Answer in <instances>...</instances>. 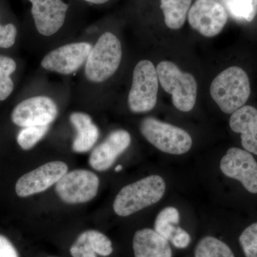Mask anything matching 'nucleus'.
<instances>
[{
    "label": "nucleus",
    "instance_id": "c85d7f7f",
    "mask_svg": "<svg viewBox=\"0 0 257 257\" xmlns=\"http://www.w3.org/2000/svg\"><path fill=\"white\" fill-rule=\"evenodd\" d=\"M84 1L87 2V3H92V4L101 5L107 3L109 0H84Z\"/></svg>",
    "mask_w": 257,
    "mask_h": 257
},
{
    "label": "nucleus",
    "instance_id": "9b49d317",
    "mask_svg": "<svg viewBox=\"0 0 257 257\" xmlns=\"http://www.w3.org/2000/svg\"><path fill=\"white\" fill-rule=\"evenodd\" d=\"M220 169L229 178L239 181L251 194H257V162L250 152L232 147L221 159Z\"/></svg>",
    "mask_w": 257,
    "mask_h": 257
},
{
    "label": "nucleus",
    "instance_id": "412c9836",
    "mask_svg": "<svg viewBox=\"0 0 257 257\" xmlns=\"http://www.w3.org/2000/svg\"><path fill=\"white\" fill-rule=\"evenodd\" d=\"M195 257H235L226 243L213 236H205L195 248Z\"/></svg>",
    "mask_w": 257,
    "mask_h": 257
},
{
    "label": "nucleus",
    "instance_id": "bb28decb",
    "mask_svg": "<svg viewBox=\"0 0 257 257\" xmlns=\"http://www.w3.org/2000/svg\"><path fill=\"white\" fill-rule=\"evenodd\" d=\"M0 257H19L16 248L9 239L0 234Z\"/></svg>",
    "mask_w": 257,
    "mask_h": 257
},
{
    "label": "nucleus",
    "instance_id": "5701e85b",
    "mask_svg": "<svg viewBox=\"0 0 257 257\" xmlns=\"http://www.w3.org/2000/svg\"><path fill=\"white\" fill-rule=\"evenodd\" d=\"M50 125L43 126H30L24 127L19 133L17 141L23 150H31L47 133H48Z\"/></svg>",
    "mask_w": 257,
    "mask_h": 257
},
{
    "label": "nucleus",
    "instance_id": "f8f14e48",
    "mask_svg": "<svg viewBox=\"0 0 257 257\" xmlns=\"http://www.w3.org/2000/svg\"><path fill=\"white\" fill-rule=\"evenodd\" d=\"M67 172L68 167L64 162H48L20 177L15 191L20 197H28L44 192L57 184Z\"/></svg>",
    "mask_w": 257,
    "mask_h": 257
},
{
    "label": "nucleus",
    "instance_id": "9d476101",
    "mask_svg": "<svg viewBox=\"0 0 257 257\" xmlns=\"http://www.w3.org/2000/svg\"><path fill=\"white\" fill-rule=\"evenodd\" d=\"M58 114L55 101L45 96H33L21 101L12 113V121L17 126L50 125Z\"/></svg>",
    "mask_w": 257,
    "mask_h": 257
},
{
    "label": "nucleus",
    "instance_id": "aec40b11",
    "mask_svg": "<svg viewBox=\"0 0 257 257\" xmlns=\"http://www.w3.org/2000/svg\"><path fill=\"white\" fill-rule=\"evenodd\" d=\"M179 221V213L175 207H168L162 209L155 221V231L171 241L181 227L177 226Z\"/></svg>",
    "mask_w": 257,
    "mask_h": 257
},
{
    "label": "nucleus",
    "instance_id": "6e6552de",
    "mask_svg": "<svg viewBox=\"0 0 257 257\" xmlns=\"http://www.w3.org/2000/svg\"><path fill=\"white\" fill-rule=\"evenodd\" d=\"M189 25L203 36L215 37L227 23L228 14L215 0H197L189 9Z\"/></svg>",
    "mask_w": 257,
    "mask_h": 257
},
{
    "label": "nucleus",
    "instance_id": "7ed1b4c3",
    "mask_svg": "<svg viewBox=\"0 0 257 257\" xmlns=\"http://www.w3.org/2000/svg\"><path fill=\"white\" fill-rule=\"evenodd\" d=\"M121 57L122 49L117 37L109 32L102 34L86 62V77L92 83L105 82L117 71Z\"/></svg>",
    "mask_w": 257,
    "mask_h": 257
},
{
    "label": "nucleus",
    "instance_id": "f03ea898",
    "mask_svg": "<svg viewBox=\"0 0 257 257\" xmlns=\"http://www.w3.org/2000/svg\"><path fill=\"white\" fill-rule=\"evenodd\" d=\"M165 191V182L162 177L149 176L123 187L115 198L113 209L118 216L132 215L156 204Z\"/></svg>",
    "mask_w": 257,
    "mask_h": 257
},
{
    "label": "nucleus",
    "instance_id": "cd10ccee",
    "mask_svg": "<svg viewBox=\"0 0 257 257\" xmlns=\"http://www.w3.org/2000/svg\"><path fill=\"white\" fill-rule=\"evenodd\" d=\"M170 241L175 247L179 248H187L191 242L190 235L185 230L180 228L178 232L175 234V236L172 238Z\"/></svg>",
    "mask_w": 257,
    "mask_h": 257
},
{
    "label": "nucleus",
    "instance_id": "6ab92c4d",
    "mask_svg": "<svg viewBox=\"0 0 257 257\" xmlns=\"http://www.w3.org/2000/svg\"><path fill=\"white\" fill-rule=\"evenodd\" d=\"M192 0H161L166 25L172 30H179L185 23Z\"/></svg>",
    "mask_w": 257,
    "mask_h": 257
},
{
    "label": "nucleus",
    "instance_id": "b1692460",
    "mask_svg": "<svg viewBox=\"0 0 257 257\" xmlns=\"http://www.w3.org/2000/svg\"><path fill=\"white\" fill-rule=\"evenodd\" d=\"M229 9L235 18L250 23L257 15V0H231Z\"/></svg>",
    "mask_w": 257,
    "mask_h": 257
},
{
    "label": "nucleus",
    "instance_id": "a211bd4d",
    "mask_svg": "<svg viewBox=\"0 0 257 257\" xmlns=\"http://www.w3.org/2000/svg\"><path fill=\"white\" fill-rule=\"evenodd\" d=\"M71 123L77 131L72 150L77 153L89 151L99 138V132L92 117L87 113L74 112L70 115Z\"/></svg>",
    "mask_w": 257,
    "mask_h": 257
},
{
    "label": "nucleus",
    "instance_id": "39448f33",
    "mask_svg": "<svg viewBox=\"0 0 257 257\" xmlns=\"http://www.w3.org/2000/svg\"><path fill=\"white\" fill-rule=\"evenodd\" d=\"M140 131L149 143L165 153L183 155L192 146V139L185 130L154 117L144 119Z\"/></svg>",
    "mask_w": 257,
    "mask_h": 257
},
{
    "label": "nucleus",
    "instance_id": "423d86ee",
    "mask_svg": "<svg viewBox=\"0 0 257 257\" xmlns=\"http://www.w3.org/2000/svg\"><path fill=\"white\" fill-rule=\"evenodd\" d=\"M157 69L150 60L139 62L134 69L133 84L128 96V105L134 113H145L155 107L158 94Z\"/></svg>",
    "mask_w": 257,
    "mask_h": 257
},
{
    "label": "nucleus",
    "instance_id": "f3484780",
    "mask_svg": "<svg viewBox=\"0 0 257 257\" xmlns=\"http://www.w3.org/2000/svg\"><path fill=\"white\" fill-rule=\"evenodd\" d=\"M113 251L111 240L96 230H88L82 233L70 248L72 257H96L109 256Z\"/></svg>",
    "mask_w": 257,
    "mask_h": 257
},
{
    "label": "nucleus",
    "instance_id": "0eeeda50",
    "mask_svg": "<svg viewBox=\"0 0 257 257\" xmlns=\"http://www.w3.org/2000/svg\"><path fill=\"white\" fill-rule=\"evenodd\" d=\"M99 179L91 171L77 170L67 172L56 184L59 197L67 204H82L96 197Z\"/></svg>",
    "mask_w": 257,
    "mask_h": 257
},
{
    "label": "nucleus",
    "instance_id": "1a4fd4ad",
    "mask_svg": "<svg viewBox=\"0 0 257 257\" xmlns=\"http://www.w3.org/2000/svg\"><path fill=\"white\" fill-rule=\"evenodd\" d=\"M92 47V44L82 42L58 47L44 57L42 67L64 75L74 73L86 63Z\"/></svg>",
    "mask_w": 257,
    "mask_h": 257
},
{
    "label": "nucleus",
    "instance_id": "20e7f679",
    "mask_svg": "<svg viewBox=\"0 0 257 257\" xmlns=\"http://www.w3.org/2000/svg\"><path fill=\"white\" fill-rule=\"evenodd\" d=\"M156 69L159 82L164 90L172 95L174 106L183 112L192 110L197 95V83L194 76L182 72L170 61H162Z\"/></svg>",
    "mask_w": 257,
    "mask_h": 257
},
{
    "label": "nucleus",
    "instance_id": "4468645a",
    "mask_svg": "<svg viewBox=\"0 0 257 257\" xmlns=\"http://www.w3.org/2000/svg\"><path fill=\"white\" fill-rule=\"evenodd\" d=\"M131 141V136L126 130L112 132L102 143L93 150L89 157V165L99 172L107 170L117 157L126 151Z\"/></svg>",
    "mask_w": 257,
    "mask_h": 257
},
{
    "label": "nucleus",
    "instance_id": "f257e3e1",
    "mask_svg": "<svg viewBox=\"0 0 257 257\" xmlns=\"http://www.w3.org/2000/svg\"><path fill=\"white\" fill-rule=\"evenodd\" d=\"M250 94L251 87L247 74L236 66L218 74L210 86L211 98L225 114H233L244 106Z\"/></svg>",
    "mask_w": 257,
    "mask_h": 257
},
{
    "label": "nucleus",
    "instance_id": "ddd939ff",
    "mask_svg": "<svg viewBox=\"0 0 257 257\" xmlns=\"http://www.w3.org/2000/svg\"><path fill=\"white\" fill-rule=\"evenodd\" d=\"M35 27L40 35L50 37L63 26L69 5L62 0H29Z\"/></svg>",
    "mask_w": 257,
    "mask_h": 257
},
{
    "label": "nucleus",
    "instance_id": "4be33fe9",
    "mask_svg": "<svg viewBox=\"0 0 257 257\" xmlns=\"http://www.w3.org/2000/svg\"><path fill=\"white\" fill-rule=\"evenodd\" d=\"M14 60L6 56L0 55V101L10 96L14 89V82L10 75L16 70Z\"/></svg>",
    "mask_w": 257,
    "mask_h": 257
},
{
    "label": "nucleus",
    "instance_id": "c756f323",
    "mask_svg": "<svg viewBox=\"0 0 257 257\" xmlns=\"http://www.w3.org/2000/svg\"><path fill=\"white\" fill-rule=\"evenodd\" d=\"M121 170H122V166L121 165H119V166H117V167H116V168H115V171H116V172H120V171H121Z\"/></svg>",
    "mask_w": 257,
    "mask_h": 257
},
{
    "label": "nucleus",
    "instance_id": "dca6fc26",
    "mask_svg": "<svg viewBox=\"0 0 257 257\" xmlns=\"http://www.w3.org/2000/svg\"><path fill=\"white\" fill-rule=\"evenodd\" d=\"M133 249L135 257H172L169 241L151 229H140L135 233Z\"/></svg>",
    "mask_w": 257,
    "mask_h": 257
},
{
    "label": "nucleus",
    "instance_id": "2eb2a0df",
    "mask_svg": "<svg viewBox=\"0 0 257 257\" xmlns=\"http://www.w3.org/2000/svg\"><path fill=\"white\" fill-rule=\"evenodd\" d=\"M229 126L241 135V145L246 151L257 155V109L246 105L231 114Z\"/></svg>",
    "mask_w": 257,
    "mask_h": 257
},
{
    "label": "nucleus",
    "instance_id": "a878e982",
    "mask_svg": "<svg viewBox=\"0 0 257 257\" xmlns=\"http://www.w3.org/2000/svg\"><path fill=\"white\" fill-rule=\"evenodd\" d=\"M16 27L13 24H8L4 26L0 25V47L8 49L14 45L16 40Z\"/></svg>",
    "mask_w": 257,
    "mask_h": 257
},
{
    "label": "nucleus",
    "instance_id": "393cba45",
    "mask_svg": "<svg viewBox=\"0 0 257 257\" xmlns=\"http://www.w3.org/2000/svg\"><path fill=\"white\" fill-rule=\"evenodd\" d=\"M239 241L245 257H257V222L243 230Z\"/></svg>",
    "mask_w": 257,
    "mask_h": 257
}]
</instances>
